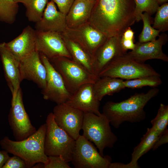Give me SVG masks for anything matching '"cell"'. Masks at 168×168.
Here are the masks:
<instances>
[{
  "label": "cell",
  "instance_id": "8992f818",
  "mask_svg": "<svg viewBox=\"0 0 168 168\" xmlns=\"http://www.w3.org/2000/svg\"><path fill=\"white\" fill-rule=\"evenodd\" d=\"M151 76H161L150 65L136 61L127 53L112 61L100 73L98 77L129 80Z\"/></svg>",
  "mask_w": 168,
  "mask_h": 168
},
{
  "label": "cell",
  "instance_id": "d4e9b609",
  "mask_svg": "<svg viewBox=\"0 0 168 168\" xmlns=\"http://www.w3.org/2000/svg\"><path fill=\"white\" fill-rule=\"evenodd\" d=\"M22 4L26 8V16L28 20L36 23L41 19L49 0H14Z\"/></svg>",
  "mask_w": 168,
  "mask_h": 168
},
{
  "label": "cell",
  "instance_id": "d6a6232c",
  "mask_svg": "<svg viewBox=\"0 0 168 168\" xmlns=\"http://www.w3.org/2000/svg\"><path fill=\"white\" fill-rule=\"evenodd\" d=\"M2 168H27L25 162L19 156H9Z\"/></svg>",
  "mask_w": 168,
  "mask_h": 168
},
{
  "label": "cell",
  "instance_id": "d590c367",
  "mask_svg": "<svg viewBox=\"0 0 168 168\" xmlns=\"http://www.w3.org/2000/svg\"><path fill=\"white\" fill-rule=\"evenodd\" d=\"M134 39L121 36L120 42L123 48L125 51L133 50L135 46Z\"/></svg>",
  "mask_w": 168,
  "mask_h": 168
},
{
  "label": "cell",
  "instance_id": "7a4b0ae2",
  "mask_svg": "<svg viewBox=\"0 0 168 168\" xmlns=\"http://www.w3.org/2000/svg\"><path fill=\"white\" fill-rule=\"evenodd\" d=\"M159 92L158 89L154 87L146 93L135 94L121 102H107L103 107L102 113L115 128L125 122H140L146 118L145 106Z\"/></svg>",
  "mask_w": 168,
  "mask_h": 168
},
{
  "label": "cell",
  "instance_id": "8d00e7d4",
  "mask_svg": "<svg viewBox=\"0 0 168 168\" xmlns=\"http://www.w3.org/2000/svg\"><path fill=\"white\" fill-rule=\"evenodd\" d=\"M8 153L4 150L0 151V168H2V166L9 157Z\"/></svg>",
  "mask_w": 168,
  "mask_h": 168
},
{
  "label": "cell",
  "instance_id": "4316f807",
  "mask_svg": "<svg viewBox=\"0 0 168 168\" xmlns=\"http://www.w3.org/2000/svg\"><path fill=\"white\" fill-rule=\"evenodd\" d=\"M151 16L146 12L141 15L143 22L142 30L138 37V42L145 43L155 40L159 35L160 31L151 26L152 18Z\"/></svg>",
  "mask_w": 168,
  "mask_h": 168
},
{
  "label": "cell",
  "instance_id": "e575fe53",
  "mask_svg": "<svg viewBox=\"0 0 168 168\" xmlns=\"http://www.w3.org/2000/svg\"><path fill=\"white\" fill-rule=\"evenodd\" d=\"M168 130L166 128L163 133L159 137L152 149L153 150H155L161 146L168 143Z\"/></svg>",
  "mask_w": 168,
  "mask_h": 168
},
{
  "label": "cell",
  "instance_id": "4fadbf2b",
  "mask_svg": "<svg viewBox=\"0 0 168 168\" xmlns=\"http://www.w3.org/2000/svg\"><path fill=\"white\" fill-rule=\"evenodd\" d=\"M36 49L49 59L58 57L72 58L60 33L37 31Z\"/></svg>",
  "mask_w": 168,
  "mask_h": 168
},
{
  "label": "cell",
  "instance_id": "1f68e13d",
  "mask_svg": "<svg viewBox=\"0 0 168 168\" xmlns=\"http://www.w3.org/2000/svg\"><path fill=\"white\" fill-rule=\"evenodd\" d=\"M44 165V168H70L68 163L60 156H48V161Z\"/></svg>",
  "mask_w": 168,
  "mask_h": 168
},
{
  "label": "cell",
  "instance_id": "5b68a950",
  "mask_svg": "<svg viewBox=\"0 0 168 168\" xmlns=\"http://www.w3.org/2000/svg\"><path fill=\"white\" fill-rule=\"evenodd\" d=\"M44 152L47 156H60L71 162L76 140L60 128L55 123L52 112L47 117Z\"/></svg>",
  "mask_w": 168,
  "mask_h": 168
},
{
  "label": "cell",
  "instance_id": "603a6c76",
  "mask_svg": "<svg viewBox=\"0 0 168 168\" xmlns=\"http://www.w3.org/2000/svg\"><path fill=\"white\" fill-rule=\"evenodd\" d=\"M160 135L152 127L147 128L140 143L134 148L132 154L131 161L127 164L128 168H140L138 163V160L142 156L152 149Z\"/></svg>",
  "mask_w": 168,
  "mask_h": 168
},
{
  "label": "cell",
  "instance_id": "ac0fdd59",
  "mask_svg": "<svg viewBox=\"0 0 168 168\" xmlns=\"http://www.w3.org/2000/svg\"><path fill=\"white\" fill-rule=\"evenodd\" d=\"M0 57L5 78L12 93L15 96L22 81L20 70V60L7 47L5 42L0 43Z\"/></svg>",
  "mask_w": 168,
  "mask_h": 168
},
{
  "label": "cell",
  "instance_id": "83f0119b",
  "mask_svg": "<svg viewBox=\"0 0 168 168\" xmlns=\"http://www.w3.org/2000/svg\"><path fill=\"white\" fill-rule=\"evenodd\" d=\"M135 3L134 15L136 21L141 20V15L146 12L151 16L156 12L159 5L156 0H134Z\"/></svg>",
  "mask_w": 168,
  "mask_h": 168
},
{
  "label": "cell",
  "instance_id": "9a60e30c",
  "mask_svg": "<svg viewBox=\"0 0 168 168\" xmlns=\"http://www.w3.org/2000/svg\"><path fill=\"white\" fill-rule=\"evenodd\" d=\"M19 68L22 81L24 79L31 81L42 90L44 89L47 71L37 51H35L20 60Z\"/></svg>",
  "mask_w": 168,
  "mask_h": 168
},
{
  "label": "cell",
  "instance_id": "d6986e66",
  "mask_svg": "<svg viewBox=\"0 0 168 168\" xmlns=\"http://www.w3.org/2000/svg\"><path fill=\"white\" fill-rule=\"evenodd\" d=\"M35 29L37 31L63 32L67 27L66 15L57 9L55 3L49 1L40 21L35 23Z\"/></svg>",
  "mask_w": 168,
  "mask_h": 168
},
{
  "label": "cell",
  "instance_id": "3957f363",
  "mask_svg": "<svg viewBox=\"0 0 168 168\" xmlns=\"http://www.w3.org/2000/svg\"><path fill=\"white\" fill-rule=\"evenodd\" d=\"M46 131L45 123L25 139L15 141L5 136L1 140L0 145L3 150L22 159L27 168H32L37 163L44 164L48 161V156L44 152Z\"/></svg>",
  "mask_w": 168,
  "mask_h": 168
},
{
  "label": "cell",
  "instance_id": "8fae6325",
  "mask_svg": "<svg viewBox=\"0 0 168 168\" xmlns=\"http://www.w3.org/2000/svg\"><path fill=\"white\" fill-rule=\"evenodd\" d=\"M40 54L47 71L45 86L42 92L44 99L57 105L66 103L72 95L67 90L61 75L49 59L43 54Z\"/></svg>",
  "mask_w": 168,
  "mask_h": 168
},
{
  "label": "cell",
  "instance_id": "ffe728a7",
  "mask_svg": "<svg viewBox=\"0 0 168 168\" xmlns=\"http://www.w3.org/2000/svg\"><path fill=\"white\" fill-rule=\"evenodd\" d=\"M37 31L30 26L26 27L17 37L6 45L19 60L29 55L36 49Z\"/></svg>",
  "mask_w": 168,
  "mask_h": 168
},
{
  "label": "cell",
  "instance_id": "f1b7e54d",
  "mask_svg": "<svg viewBox=\"0 0 168 168\" xmlns=\"http://www.w3.org/2000/svg\"><path fill=\"white\" fill-rule=\"evenodd\" d=\"M160 76H151L124 81L125 88L132 89L140 88L146 86L156 87L162 83Z\"/></svg>",
  "mask_w": 168,
  "mask_h": 168
},
{
  "label": "cell",
  "instance_id": "5bb4252c",
  "mask_svg": "<svg viewBox=\"0 0 168 168\" xmlns=\"http://www.w3.org/2000/svg\"><path fill=\"white\" fill-rule=\"evenodd\" d=\"M155 40L145 43L138 42L135 44L134 49L127 53L131 58L137 62L144 63L146 60L158 59L168 62V57L162 49L163 45L168 41L166 34L163 33Z\"/></svg>",
  "mask_w": 168,
  "mask_h": 168
},
{
  "label": "cell",
  "instance_id": "277c9868",
  "mask_svg": "<svg viewBox=\"0 0 168 168\" xmlns=\"http://www.w3.org/2000/svg\"><path fill=\"white\" fill-rule=\"evenodd\" d=\"M82 129V135L94 143L103 156L105 149L113 147L118 140L111 130L110 121L102 113L97 115L84 113Z\"/></svg>",
  "mask_w": 168,
  "mask_h": 168
},
{
  "label": "cell",
  "instance_id": "cb8c5ba5",
  "mask_svg": "<svg viewBox=\"0 0 168 168\" xmlns=\"http://www.w3.org/2000/svg\"><path fill=\"white\" fill-rule=\"evenodd\" d=\"M124 88L123 79L110 77H99L93 84L95 95L100 101L105 96L112 95Z\"/></svg>",
  "mask_w": 168,
  "mask_h": 168
},
{
  "label": "cell",
  "instance_id": "ba28073f",
  "mask_svg": "<svg viewBox=\"0 0 168 168\" xmlns=\"http://www.w3.org/2000/svg\"><path fill=\"white\" fill-rule=\"evenodd\" d=\"M111 157L103 156L93 144L82 135L76 140L71 162L76 168H109Z\"/></svg>",
  "mask_w": 168,
  "mask_h": 168
},
{
  "label": "cell",
  "instance_id": "44dd1931",
  "mask_svg": "<svg viewBox=\"0 0 168 168\" xmlns=\"http://www.w3.org/2000/svg\"><path fill=\"white\" fill-rule=\"evenodd\" d=\"M96 0H75L66 15L68 28L77 27L88 21Z\"/></svg>",
  "mask_w": 168,
  "mask_h": 168
},
{
  "label": "cell",
  "instance_id": "f546056e",
  "mask_svg": "<svg viewBox=\"0 0 168 168\" xmlns=\"http://www.w3.org/2000/svg\"><path fill=\"white\" fill-rule=\"evenodd\" d=\"M151 123L152 128L161 135L168 124V105L161 103L156 116Z\"/></svg>",
  "mask_w": 168,
  "mask_h": 168
},
{
  "label": "cell",
  "instance_id": "836d02e7",
  "mask_svg": "<svg viewBox=\"0 0 168 168\" xmlns=\"http://www.w3.org/2000/svg\"><path fill=\"white\" fill-rule=\"evenodd\" d=\"M56 5L59 11L66 15L75 0H51Z\"/></svg>",
  "mask_w": 168,
  "mask_h": 168
},
{
  "label": "cell",
  "instance_id": "2e32d148",
  "mask_svg": "<svg viewBox=\"0 0 168 168\" xmlns=\"http://www.w3.org/2000/svg\"><path fill=\"white\" fill-rule=\"evenodd\" d=\"M121 36L107 38L96 51L94 57V67L96 75L98 78L100 73L110 63L127 53L121 45Z\"/></svg>",
  "mask_w": 168,
  "mask_h": 168
},
{
  "label": "cell",
  "instance_id": "7402d4cb",
  "mask_svg": "<svg viewBox=\"0 0 168 168\" xmlns=\"http://www.w3.org/2000/svg\"><path fill=\"white\" fill-rule=\"evenodd\" d=\"M61 34L72 59L96 77L95 72L94 61L91 56L78 44L63 33Z\"/></svg>",
  "mask_w": 168,
  "mask_h": 168
},
{
  "label": "cell",
  "instance_id": "52a82bcc",
  "mask_svg": "<svg viewBox=\"0 0 168 168\" xmlns=\"http://www.w3.org/2000/svg\"><path fill=\"white\" fill-rule=\"evenodd\" d=\"M49 59L61 75L72 95L82 85L94 83L98 78L72 58L58 57Z\"/></svg>",
  "mask_w": 168,
  "mask_h": 168
},
{
  "label": "cell",
  "instance_id": "9c48e42d",
  "mask_svg": "<svg viewBox=\"0 0 168 168\" xmlns=\"http://www.w3.org/2000/svg\"><path fill=\"white\" fill-rule=\"evenodd\" d=\"M8 121L13 136L17 141L26 139L37 130L31 124L25 110L21 88L15 96L12 98Z\"/></svg>",
  "mask_w": 168,
  "mask_h": 168
},
{
  "label": "cell",
  "instance_id": "74e56055",
  "mask_svg": "<svg viewBox=\"0 0 168 168\" xmlns=\"http://www.w3.org/2000/svg\"><path fill=\"white\" fill-rule=\"evenodd\" d=\"M159 5L160 4L166 3L168 0H156Z\"/></svg>",
  "mask_w": 168,
  "mask_h": 168
},
{
  "label": "cell",
  "instance_id": "7c38bea8",
  "mask_svg": "<svg viewBox=\"0 0 168 168\" xmlns=\"http://www.w3.org/2000/svg\"><path fill=\"white\" fill-rule=\"evenodd\" d=\"M52 113L57 125L76 140L80 135L84 113L65 103L57 105Z\"/></svg>",
  "mask_w": 168,
  "mask_h": 168
},
{
  "label": "cell",
  "instance_id": "e0dca14e",
  "mask_svg": "<svg viewBox=\"0 0 168 168\" xmlns=\"http://www.w3.org/2000/svg\"><path fill=\"white\" fill-rule=\"evenodd\" d=\"M93 84L88 83L81 86L65 103L84 113L100 115V101L95 95Z\"/></svg>",
  "mask_w": 168,
  "mask_h": 168
},
{
  "label": "cell",
  "instance_id": "484cf974",
  "mask_svg": "<svg viewBox=\"0 0 168 168\" xmlns=\"http://www.w3.org/2000/svg\"><path fill=\"white\" fill-rule=\"evenodd\" d=\"M19 11L18 4L14 0H0V21L12 24Z\"/></svg>",
  "mask_w": 168,
  "mask_h": 168
},
{
  "label": "cell",
  "instance_id": "30bf717a",
  "mask_svg": "<svg viewBox=\"0 0 168 168\" xmlns=\"http://www.w3.org/2000/svg\"><path fill=\"white\" fill-rule=\"evenodd\" d=\"M62 33L81 46L94 61L96 51L107 38L89 21L75 28L67 27Z\"/></svg>",
  "mask_w": 168,
  "mask_h": 168
},
{
  "label": "cell",
  "instance_id": "4dcf8cb0",
  "mask_svg": "<svg viewBox=\"0 0 168 168\" xmlns=\"http://www.w3.org/2000/svg\"><path fill=\"white\" fill-rule=\"evenodd\" d=\"M154 18L152 27L162 32L168 30V3L159 6Z\"/></svg>",
  "mask_w": 168,
  "mask_h": 168
},
{
  "label": "cell",
  "instance_id": "6da1fadb",
  "mask_svg": "<svg viewBox=\"0 0 168 168\" xmlns=\"http://www.w3.org/2000/svg\"><path fill=\"white\" fill-rule=\"evenodd\" d=\"M134 0H96L88 21L107 37L121 36L136 21Z\"/></svg>",
  "mask_w": 168,
  "mask_h": 168
}]
</instances>
